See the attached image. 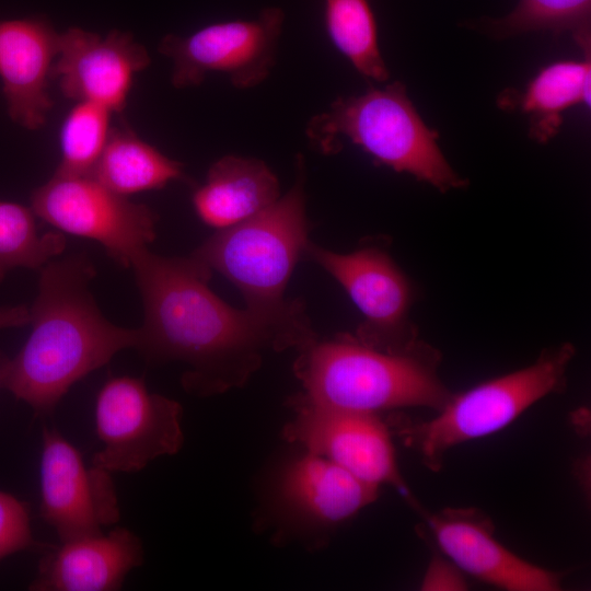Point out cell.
I'll list each match as a JSON object with an SVG mask.
<instances>
[{
	"label": "cell",
	"mask_w": 591,
	"mask_h": 591,
	"mask_svg": "<svg viewBox=\"0 0 591 591\" xmlns=\"http://www.w3.org/2000/svg\"><path fill=\"white\" fill-rule=\"evenodd\" d=\"M584 59L564 60L542 69L518 97L505 96L500 103L514 101L530 117V137L546 142L561 127L563 114L577 104L590 106V46Z\"/></svg>",
	"instance_id": "obj_19"
},
{
	"label": "cell",
	"mask_w": 591,
	"mask_h": 591,
	"mask_svg": "<svg viewBox=\"0 0 591 591\" xmlns=\"http://www.w3.org/2000/svg\"><path fill=\"white\" fill-rule=\"evenodd\" d=\"M285 13L273 7L251 21L205 26L188 36L169 34L159 51L173 62V86L200 84L210 72L225 73L237 89L262 83L276 61Z\"/></svg>",
	"instance_id": "obj_11"
},
{
	"label": "cell",
	"mask_w": 591,
	"mask_h": 591,
	"mask_svg": "<svg viewBox=\"0 0 591 591\" xmlns=\"http://www.w3.org/2000/svg\"><path fill=\"white\" fill-rule=\"evenodd\" d=\"M130 267L144 312L135 349L149 363H184L188 393L241 387L267 352L299 351L317 339L301 299L275 312L234 309L212 292V271L192 254L166 257L147 248Z\"/></svg>",
	"instance_id": "obj_1"
},
{
	"label": "cell",
	"mask_w": 591,
	"mask_h": 591,
	"mask_svg": "<svg viewBox=\"0 0 591 591\" xmlns=\"http://www.w3.org/2000/svg\"><path fill=\"white\" fill-rule=\"evenodd\" d=\"M304 171L298 161L290 190L255 216L219 230L192 255L242 293L245 308L275 312L291 300L285 290L309 240Z\"/></svg>",
	"instance_id": "obj_5"
},
{
	"label": "cell",
	"mask_w": 591,
	"mask_h": 591,
	"mask_svg": "<svg viewBox=\"0 0 591 591\" xmlns=\"http://www.w3.org/2000/svg\"><path fill=\"white\" fill-rule=\"evenodd\" d=\"M575 354L571 343L546 349L531 366L453 394L436 417L398 424L396 432L438 472L453 447L503 429L541 398L561 391Z\"/></svg>",
	"instance_id": "obj_6"
},
{
	"label": "cell",
	"mask_w": 591,
	"mask_h": 591,
	"mask_svg": "<svg viewBox=\"0 0 591 591\" xmlns=\"http://www.w3.org/2000/svg\"><path fill=\"white\" fill-rule=\"evenodd\" d=\"M182 406L150 392L142 378H109L95 401V430L102 443L92 464L111 473H135L177 453L184 441Z\"/></svg>",
	"instance_id": "obj_9"
},
{
	"label": "cell",
	"mask_w": 591,
	"mask_h": 591,
	"mask_svg": "<svg viewBox=\"0 0 591 591\" xmlns=\"http://www.w3.org/2000/svg\"><path fill=\"white\" fill-rule=\"evenodd\" d=\"M294 417L282 437L375 486L390 485L410 498L397 466L391 428L378 414L290 398Z\"/></svg>",
	"instance_id": "obj_12"
},
{
	"label": "cell",
	"mask_w": 591,
	"mask_h": 591,
	"mask_svg": "<svg viewBox=\"0 0 591 591\" xmlns=\"http://www.w3.org/2000/svg\"><path fill=\"white\" fill-rule=\"evenodd\" d=\"M30 324V309L26 305L1 306L0 329Z\"/></svg>",
	"instance_id": "obj_27"
},
{
	"label": "cell",
	"mask_w": 591,
	"mask_h": 591,
	"mask_svg": "<svg viewBox=\"0 0 591 591\" xmlns=\"http://www.w3.org/2000/svg\"><path fill=\"white\" fill-rule=\"evenodd\" d=\"M31 209L60 232L100 243L125 267H130L155 239L157 215L92 175L55 172L32 193Z\"/></svg>",
	"instance_id": "obj_8"
},
{
	"label": "cell",
	"mask_w": 591,
	"mask_h": 591,
	"mask_svg": "<svg viewBox=\"0 0 591 591\" xmlns=\"http://www.w3.org/2000/svg\"><path fill=\"white\" fill-rule=\"evenodd\" d=\"M305 134L324 154L339 152L347 138L375 163L408 173L442 193L468 184L444 158L438 134L425 124L402 82L338 97L329 109L309 120Z\"/></svg>",
	"instance_id": "obj_4"
},
{
	"label": "cell",
	"mask_w": 591,
	"mask_h": 591,
	"mask_svg": "<svg viewBox=\"0 0 591 591\" xmlns=\"http://www.w3.org/2000/svg\"><path fill=\"white\" fill-rule=\"evenodd\" d=\"M90 175L126 197L160 189L173 181L185 178L182 163L166 157L128 128H112Z\"/></svg>",
	"instance_id": "obj_20"
},
{
	"label": "cell",
	"mask_w": 591,
	"mask_h": 591,
	"mask_svg": "<svg viewBox=\"0 0 591 591\" xmlns=\"http://www.w3.org/2000/svg\"><path fill=\"white\" fill-rule=\"evenodd\" d=\"M298 352L299 395L314 404L374 414L403 407L440 410L453 395L438 373L439 350L420 339L404 351L386 352L338 334Z\"/></svg>",
	"instance_id": "obj_3"
},
{
	"label": "cell",
	"mask_w": 591,
	"mask_h": 591,
	"mask_svg": "<svg viewBox=\"0 0 591 591\" xmlns=\"http://www.w3.org/2000/svg\"><path fill=\"white\" fill-rule=\"evenodd\" d=\"M45 546L33 536L28 505L0 490V561L23 551L40 552Z\"/></svg>",
	"instance_id": "obj_25"
},
{
	"label": "cell",
	"mask_w": 591,
	"mask_h": 591,
	"mask_svg": "<svg viewBox=\"0 0 591 591\" xmlns=\"http://www.w3.org/2000/svg\"><path fill=\"white\" fill-rule=\"evenodd\" d=\"M591 0H519L515 8L499 19L480 22L497 38L529 32H571L580 47L590 44Z\"/></svg>",
	"instance_id": "obj_22"
},
{
	"label": "cell",
	"mask_w": 591,
	"mask_h": 591,
	"mask_svg": "<svg viewBox=\"0 0 591 591\" xmlns=\"http://www.w3.org/2000/svg\"><path fill=\"white\" fill-rule=\"evenodd\" d=\"M28 589L32 591H115L143 563L140 538L126 528L47 545Z\"/></svg>",
	"instance_id": "obj_17"
},
{
	"label": "cell",
	"mask_w": 591,
	"mask_h": 591,
	"mask_svg": "<svg viewBox=\"0 0 591 591\" xmlns=\"http://www.w3.org/2000/svg\"><path fill=\"white\" fill-rule=\"evenodd\" d=\"M279 197V182L263 161L225 155L209 167L193 205L206 224L221 230L255 216Z\"/></svg>",
	"instance_id": "obj_18"
},
{
	"label": "cell",
	"mask_w": 591,
	"mask_h": 591,
	"mask_svg": "<svg viewBox=\"0 0 591 591\" xmlns=\"http://www.w3.org/2000/svg\"><path fill=\"white\" fill-rule=\"evenodd\" d=\"M65 246L61 232L38 231L31 208L0 200V282L15 268L40 269Z\"/></svg>",
	"instance_id": "obj_23"
},
{
	"label": "cell",
	"mask_w": 591,
	"mask_h": 591,
	"mask_svg": "<svg viewBox=\"0 0 591 591\" xmlns=\"http://www.w3.org/2000/svg\"><path fill=\"white\" fill-rule=\"evenodd\" d=\"M439 548L462 571L509 591H557L561 575L524 560L494 534L491 520L475 508H445L427 518Z\"/></svg>",
	"instance_id": "obj_15"
},
{
	"label": "cell",
	"mask_w": 591,
	"mask_h": 591,
	"mask_svg": "<svg viewBox=\"0 0 591 591\" xmlns=\"http://www.w3.org/2000/svg\"><path fill=\"white\" fill-rule=\"evenodd\" d=\"M40 515L59 541L102 533L120 519L112 473L88 466L58 430L44 428L39 465Z\"/></svg>",
	"instance_id": "obj_13"
},
{
	"label": "cell",
	"mask_w": 591,
	"mask_h": 591,
	"mask_svg": "<svg viewBox=\"0 0 591 591\" xmlns=\"http://www.w3.org/2000/svg\"><path fill=\"white\" fill-rule=\"evenodd\" d=\"M23 347L0 352V389L37 416L51 414L69 389L120 350L136 348L138 329L119 327L99 310L89 283L95 275L82 253L51 259L40 269Z\"/></svg>",
	"instance_id": "obj_2"
},
{
	"label": "cell",
	"mask_w": 591,
	"mask_h": 591,
	"mask_svg": "<svg viewBox=\"0 0 591 591\" xmlns=\"http://www.w3.org/2000/svg\"><path fill=\"white\" fill-rule=\"evenodd\" d=\"M59 35L45 20H0V80L7 111L16 125L36 130L47 119Z\"/></svg>",
	"instance_id": "obj_16"
},
{
	"label": "cell",
	"mask_w": 591,
	"mask_h": 591,
	"mask_svg": "<svg viewBox=\"0 0 591 591\" xmlns=\"http://www.w3.org/2000/svg\"><path fill=\"white\" fill-rule=\"evenodd\" d=\"M378 496L379 486L303 451L273 473L263 497L259 524L271 530L277 544L297 542L318 549L339 525Z\"/></svg>",
	"instance_id": "obj_7"
},
{
	"label": "cell",
	"mask_w": 591,
	"mask_h": 591,
	"mask_svg": "<svg viewBox=\"0 0 591 591\" xmlns=\"http://www.w3.org/2000/svg\"><path fill=\"white\" fill-rule=\"evenodd\" d=\"M149 63L147 49L127 32L101 36L70 27L59 35L51 79L58 80L67 99L94 102L116 113L126 106L136 74Z\"/></svg>",
	"instance_id": "obj_14"
},
{
	"label": "cell",
	"mask_w": 591,
	"mask_h": 591,
	"mask_svg": "<svg viewBox=\"0 0 591 591\" xmlns=\"http://www.w3.org/2000/svg\"><path fill=\"white\" fill-rule=\"evenodd\" d=\"M304 254L346 290L361 312L357 340L386 352L404 351L419 340L409 320L410 281L382 245L363 244L340 254L309 241Z\"/></svg>",
	"instance_id": "obj_10"
},
{
	"label": "cell",
	"mask_w": 591,
	"mask_h": 591,
	"mask_svg": "<svg viewBox=\"0 0 591 591\" xmlns=\"http://www.w3.org/2000/svg\"><path fill=\"white\" fill-rule=\"evenodd\" d=\"M325 24L334 45L360 74L378 82L389 79L369 0H325Z\"/></svg>",
	"instance_id": "obj_21"
},
{
	"label": "cell",
	"mask_w": 591,
	"mask_h": 591,
	"mask_svg": "<svg viewBox=\"0 0 591 591\" xmlns=\"http://www.w3.org/2000/svg\"><path fill=\"white\" fill-rule=\"evenodd\" d=\"M420 589L422 591H462L467 590V582L455 564L436 555L428 564Z\"/></svg>",
	"instance_id": "obj_26"
},
{
	"label": "cell",
	"mask_w": 591,
	"mask_h": 591,
	"mask_svg": "<svg viewBox=\"0 0 591 591\" xmlns=\"http://www.w3.org/2000/svg\"><path fill=\"white\" fill-rule=\"evenodd\" d=\"M113 114L109 108L94 102H76L61 126V159L56 172L91 174L112 131Z\"/></svg>",
	"instance_id": "obj_24"
}]
</instances>
